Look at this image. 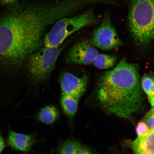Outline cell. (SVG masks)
Listing matches in <instances>:
<instances>
[{
  "label": "cell",
  "mask_w": 154,
  "mask_h": 154,
  "mask_svg": "<svg viewBox=\"0 0 154 154\" xmlns=\"http://www.w3.org/2000/svg\"><path fill=\"white\" fill-rule=\"evenodd\" d=\"M138 69L124 57L114 69L101 75L97 97L107 114L128 119L143 109L144 97Z\"/></svg>",
  "instance_id": "obj_1"
},
{
  "label": "cell",
  "mask_w": 154,
  "mask_h": 154,
  "mask_svg": "<svg viewBox=\"0 0 154 154\" xmlns=\"http://www.w3.org/2000/svg\"><path fill=\"white\" fill-rule=\"evenodd\" d=\"M129 28L134 41L147 46L154 38V0H130Z\"/></svg>",
  "instance_id": "obj_2"
},
{
  "label": "cell",
  "mask_w": 154,
  "mask_h": 154,
  "mask_svg": "<svg viewBox=\"0 0 154 154\" xmlns=\"http://www.w3.org/2000/svg\"><path fill=\"white\" fill-rule=\"evenodd\" d=\"M71 16L63 17L54 23L44 36V47H60L68 36L85 27L94 24L97 20L91 9Z\"/></svg>",
  "instance_id": "obj_3"
},
{
  "label": "cell",
  "mask_w": 154,
  "mask_h": 154,
  "mask_svg": "<svg viewBox=\"0 0 154 154\" xmlns=\"http://www.w3.org/2000/svg\"><path fill=\"white\" fill-rule=\"evenodd\" d=\"M63 48L44 47L29 57L26 63L27 72L34 82L43 81L51 74Z\"/></svg>",
  "instance_id": "obj_4"
},
{
  "label": "cell",
  "mask_w": 154,
  "mask_h": 154,
  "mask_svg": "<svg viewBox=\"0 0 154 154\" xmlns=\"http://www.w3.org/2000/svg\"><path fill=\"white\" fill-rule=\"evenodd\" d=\"M91 43L92 45L106 51L122 45V42L108 15H106L103 22L94 32Z\"/></svg>",
  "instance_id": "obj_5"
},
{
  "label": "cell",
  "mask_w": 154,
  "mask_h": 154,
  "mask_svg": "<svg viewBox=\"0 0 154 154\" xmlns=\"http://www.w3.org/2000/svg\"><path fill=\"white\" fill-rule=\"evenodd\" d=\"M99 52L88 40L77 42L67 54V63L73 64L89 65L93 63Z\"/></svg>",
  "instance_id": "obj_6"
},
{
  "label": "cell",
  "mask_w": 154,
  "mask_h": 154,
  "mask_svg": "<svg viewBox=\"0 0 154 154\" xmlns=\"http://www.w3.org/2000/svg\"><path fill=\"white\" fill-rule=\"evenodd\" d=\"M88 78L85 74L78 77L70 72H66L61 77L60 87L62 95L81 98L86 91Z\"/></svg>",
  "instance_id": "obj_7"
},
{
  "label": "cell",
  "mask_w": 154,
  "mask_h": 154,
  "mask_svg": "<svg viewBox=\"0 0 154 154\" xmlns=\"http://www.w3.org/2000/svg\"><path fill=\"white\" fill-rule=\"evenodd\" d=\"M126 145L134 154H154V131L143 136H137L134 140H128Z\"/></svg>",
  "instance_id": "obj_8"
},
{
  "label": "cell",
  "mask_w": 154,
  "mask_h": 154,
  "mask_svg": "<svg viewBox=\"0 0 154 154\" xmlns=\"http://www.w3.org/2000/svg\"><path fill=\"white\" fill-rule=\"evenodd\" d=\"M35 141L32 134H19L12 130L9 132L7 139L8 144L11 148L24 152L29 151Z\"/></svg>",
  "instance_id": "obj_9"
},
{
  "label": "cell",
  "mask_w": 154,
  "mask_h": 154,
  "mask_svg": "<svg viewBox=\"0 0 154 154\" xmlns=\"http://www.w3.org/2000/svg\"><path fill=\"white\" fill-rule=\"evenodd\" d=\"M80 98L76 96L62 95L60 104L63 111L69 118H72L75 115L78 108Z\"/></svg>",
  "instance_id": "obj_10"
},
{
  "label": "cell",
  "mask_w": 154,
  "mask_h": 154,
  "mask_svg": "<svg viewBox=\"0 0 154 154\" xmlns=\"http://www.w3.org/2000/svg\"><path fill=\"white\" fill-rule=\"evenodd\" d=\"M59 113L56 107L53 105L46 106L38 112V119L40 122L47 125L54 123L59 116Z\"/></svg>",
  "instance_id": "obj_11"
},
{
  "label": "cell",
  "mask_w": 154,
  "mask_h": 154,
  "mask_svg": "<svg viewBox=\"0 0 154 154\" xmlns=\"http://www.w3.org/2000/svg\"><path fill=\"white\" fill-rule=\"evenodd\" d=\"M116 60V58L113 56L99 53L93 64L96 68L103 70L112 68Z\"/></svg>",
  "instance_id": "obj_12"
},
{
  "label": "cell",
  "mask_w": 154,
  "mask_h": 154,
  "mask_svg": "<svg viewBox=\"0 0 154 154\" xmlns=\"http://www.w3.org/2000/svg\"><path fill=\"white\" fill-rule=\"evenodd\" d=\"M140 82L142 89L147 95L148 100L152 106L154 105V79L149 75H145Z\"/></svg>",
  "instance_id": "obj_13"
},
{
  "label": "cell",
  "mask_w": 154,
  "mask_h": 154,
  "mask_svg": "<svg viewBox=\"0 0 154 154\" xmlns=\"http://www.w3.org/2000/svg\"><path fill=\"white\" fill-rule=\"evenodd\" d=\"M81 146L76 140H67L61 146L59 154H76Z\"/></svg>",
  "instance_id": "obj_14"
},
{
  "label": "cell",
  "mask_w": 154,
  "mask_h": 154,
  "mask_svg": "<svg viewBox=\"0 0 154 154\" xmlns=\"http://www.w3.org/2000/svg\"><path fill=\"white\" fill-rule=\"evenodd\" d=\"M150 130L147 125L142 120L138 123L136 128V132L137 136H145L149 132Z\"/></svg>",
  "instance_id": "obj_15"
},
{
  "label": "cell",
  "mask_w": 154,
  "mask_h": 154,
  "mask_svg": "<svg viewBox=\"0 0 154 154\" xmlns=\"http://www.w3.org/2000/svg\"><path fill=\"white\" fill-rule=\"evenodd\" d=\"M142 120L146 123L150 130L154 131V114L147 113Z\"/></svg>",
  "instance_id": "obj_16"
},
{
  "label": "cell",
  "mask_w": 154,
  "mask_h": 154,
  "mask_svg": "<svg viewBox=\"0 0 154 154\" xmlns=\"http://www.w3.org/2000/svg\"><path fill=\"white\" fill-rule=\"evenodd\" d=\"M20 2V0H0V5L9 8L16 5Z\"/></svg>",
  "instance_id": "obj_17"
},
{
  "label": "cell",
  "mask_w": 154,
  "mask_h": 154,
  "mask_svg": "<svg viewBox=\"0 0 154 154\" xmlns=\"http://www.w3.org/2000/svg\"><path fill=\"white\" fill-rule=\"evenodd\" d=\"M76 154H94L90 150L85 147H83L82 146L79 149Z\"/></svg>",
  "instance_id": "obj_18"
},
{
  "label": "cell",
  "mask_w": 154,
  "mask_h": 154,
  "mask_svg": "<svg viewBox=\"0 0 154 154\" xmlns=\"http://www.w3.org/2000/svg\"><path fill=\"white\" fill-rule=\"evenodd\" d=\"M5 147V142L4 139L3 137V135L0 133V154L2 152Z\"/></svg>",
  "instance_id": "obj_19"
},
{
  "label": "cell",
  "mask_w": 154,
  "mask_h": 154,
  "mask_svg": "<svg viewBox=\"0 0 154 154\" xmlns=\"http://www.w3.org/2000/svg\"><path fill=\"white\" fill-rule=\"evenodd\" d=\"M148 113H150V114H154V105L152 106L151 109L149 112H148Z\"/></svg>",
  "instance_id": "obj_20"
},
{
  "label": "cell",
  "mask_w": 154,
  "mask_h": 154,
  "mask_svg": "<svg viewBox=\"0 0 154 154\" xmlns=\"http://www.w3.org/2000/svg\"></svg>",
  "instance_id": "obj_21"
}]
</instances>
